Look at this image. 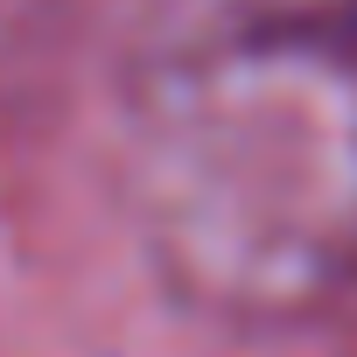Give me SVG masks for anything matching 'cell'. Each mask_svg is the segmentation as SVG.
<instances>
[{
    "label": "cell",
    "instance_id": "6da1fadb",
    "mask_svg": "<svg viewBox=\"0 0 357 357\" xmlns=\"http://www.w3.org/2000/svg\"><path fill=\"white\" fill-rule=\"evenodd\" d=\"M112 190L147 273L204 322L294 329L357 294V36L175 22L140 50Z\"/></svg>",
    "mask_w": 357,
    "mask_h": 357
},
{
    "label": "cell",
    "instance_id": "7a4b0ae2",
    "mask_svg": "<svg viewBox=\"0 0 357 357\" xmlns=\"http://www.w3.org/2000/svg\"><path fill=\"white\" fill-rule=\"evenodd\" d=\"M175 22H301V29L357 36V0H168L161 29Z\"/></svg>",
    "mask_w": 357,
    "mask_h": 357
}]
</instances>
